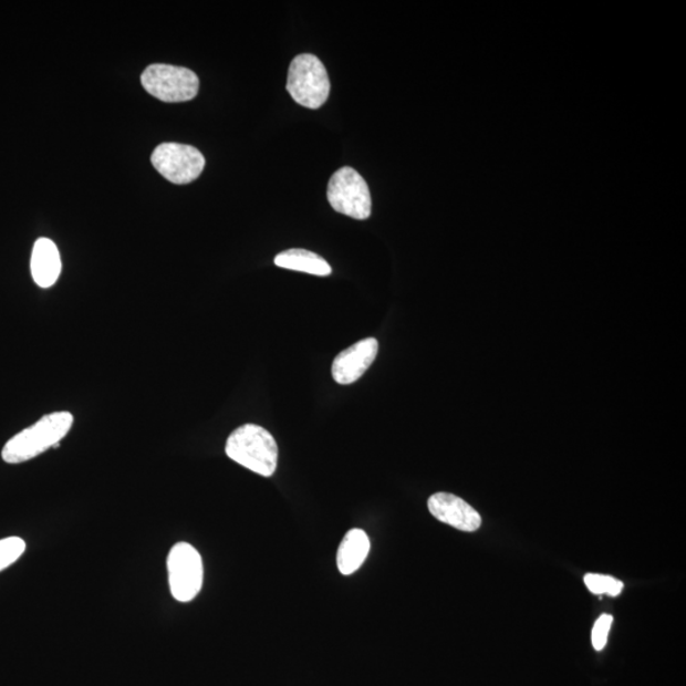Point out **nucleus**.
<instances>
[{
  "instance_id": "nucleus-3",
  "label": "nucleus",
  "mask_w": 686,
  "mask_h": 686,
  "mask_svg": "<svg viewBox=\"0 0 686 686\" xmlns=\"http://www.w3.org/2000/svg\"><path fill=\"white\" fill-rule=\"evenodd\" d=\"M287 90L300 106L322 107L331 91L328 69L315 55H298L289 67Z\"/></svg>"
},
{
  "instance_id": "nucleus-13",
  "label": "nucleus",
  "mask_w": 686,
  "mask_h": 686,
  "mask_svg": "<svg viewBox=\"0 0 686 686\" xmlns=\"http://www.w3.org/2000/svg\"><path fill=\"white\" fill-rule=\"evenodd\" d=\"M25 542L20 537L0 539V572L11 568L25 552Z\"/></svg>"
},
{
  "instance_id": "nucleus-7",
  "label": "nucleus",
  "mask_w": 686,
  "mask_h": 686,
  "mask_svg": "<svg viewBox=\"0 0 686 686\" xmlns=\"http://www.w3.org/2000/svg\"><path fill=\"white\" fill-rule=\"evenodd\" d=\"M152 163L159 174L176 185H187L202 174L205 158L191 145L165 143L152 154Z\"/></svg>"
},
{
  "instance_id": "nucleus-14",
  "label": "nucleus",
  "mask_w": 686,
  "mask_h": 686,
  "mask_svg": "<svg viewBox=\"0 0 686 686\" xmlns=\"http://www.w3.org/2000/svg\"><path fill=\"white\" fill-rule=\"evenodd\" d=\"M585 585L595 595L607 594L617 596L624 588L623 582L604 574L588 573L585 576Z\"/></svg>"
},
{
  "instance_id": "nucleus-4",
  "label": "nucleus",
  "mask_w": 686,
  "mask_h": 686,
  "mask_svg": "<svg viewBox=\"0 0 686 686\" xmlns=\"http://www.w3.org/2000/svg\"><path fill=\"white\" fill-rule=\"evenodd\" d=\"M170 594L179 603H190L200 594L204 583L201 554L191 544L181 542L172 547L167 557Z\"/></svg>"
},
{
  "instance_id": "nucleus-9",
  "label": "nucleus",
  "mask_w": 686,
  "mask_h": 686,
  "mask_svg": "<svg viewBox=\"0 0 686 686\" xmlns=\"http://www.w3.org/2000/svg\"><path fill=\"white\" fill-rule=\"evenodd\" d=\"M427 506L434 518L458 530L476 531L482 526L480 514L456 495L435 493Z\"/></svg>"
},
{
  "instance_id": "nucleus-15",
  "label": "nucleus",
  "mask_w": 686,
  "mask_h": 686,
  "mask_svg": "<svg viewBox=\"0 0 686 686\" xmlns=\"http://www.w3.org/2000/svg\"><path fill=\"white\" fill-rule=\"evenodd\" d=\"M613 616L603 614L599 617L593 630V646L596 651H602L606 646L607 634L611 631Z\"/></svg>"
},
{
  "instance_id": "nucleus-8",
  "label": "nucleus",
  "mask_w": 686,
  "mask_h": 686,
  "mask_svg": "<svg viewBox=\"0 0 686 686\" xmlns=\"http://www.w3.org/2000/svg\"><path fill=\"white\" fill-rule=\"evenodd\" d=\"M380 350L375 339H365L341 351L333 360L332 376L334 382L349 385L357 382L372 366Z\"/></svg>"
},
{
  "instance_id": "nucleus-6",
  "label": "nucleus",
  "mask_w": 686,
  "mask_h": 686,
  "mask_svg": "<svg viewBox=\"0 0 686 686\" xmlns=\"http://www.w3.org/2000/svg\"><path fill=\"white\" fill-rule=\"evenodd\" d=\"M329 201L343 216L365 220L372 214V195L362 175L351 167L340 168L328 188Z\"/></svg>"
},
{
  "instance_id": "nucleus-12",
  "label": "nucleus",
  "mask_w": 686,
  "mask_h": 686,
  "mask_svg": "<svg viewBox=\"0 0 686 686\" xmlns=\"http://www.w3.org/2000/svg\"><path fill=\"white\" fill-rule=\"evenodd\" d=\"M274 264L281 269L306 272L315 277H329L332 273L330 263L321 256L300 248L279 253L274 257Z\"/></svg>"
},
{
  "instance_id": "nucleus-1",
  "label": "nucleus",
  "mask_w": 686,
  "mask_h": 686,
  "mask_svg": "<svg viewBox=\"0 0 686 686\" xmlns=\"http://www.w3.org/2000/svg\"><path fill=\"white\" fill-rule=\"evenodd\" d=\"M74 417L71 412H53L41 417L21 433L8 440L2 459L8 465H21L41 456L51 448H59L60 441L72 430Z\"/></svg>"
},
{
  "instance_id": "nucleus-2",
  "label": "nucleus",
  "mask_w": 686,
  "mask_h": 686,
  "mask_svg": "<svg viewBox=\"0 0 686 686\" xmlns=\"http://www.w3.org/2000/svg\"><path fill=\"white\" fill-rule=\"evenodd\" d=\"M226 453L239 466L262 477H271L278 467L277 440L259 425L247 424L238 427L228 437Z\"/></svg>"
},
{
  "instance_id": "nucleus-5",
  "label": "nucleus",
  "mask_w": 686,
  "mask_h": 686,
  "mask_svg": "<svg viewBox=\"0 0 686 686\" xmlns=\"http://www.w3.org/2000/svg\"><path fill=\"white\" fill-rule=\"evenodd\" d=\"M145 91L163 102H186L199 93L200 81L190 69L153 64L142 75Z\"/></svg>"
},
{
  "instance_id": "nucleus-10",
  "label": "nucleus",
  "mask_w": 686,
  "mask_h": 686,
  "mask_svg": "<svg viewBox=\"0 0 686 686\" xmlns=\"http://www.w3.org/2000/svg\"><path fill=\"white\" fill-rule=\"evenodd\" d=\"M31 272L40 288L48 289L55 284L62 272V260L53 240L48 238L37 240L32 250Z\"/></svg>"
},
{
  "instance_id": "nucleus-11",
  "label": "nucleus",
  "mask_w": 686,
  "mask_h": 686,
  "mask_svg": "<svg viewBox=\"0 0 686 686\" xmlns=\"http://www.w3.org/2000/svg\"><path fill=\"white\" fill-rule=\"evenodd\" d=\"M371 551V540L362 529L350 530L343 538L337 553L339 570L345 576L353 574L366 560Z\"/></svg>"
}]
</instances>
